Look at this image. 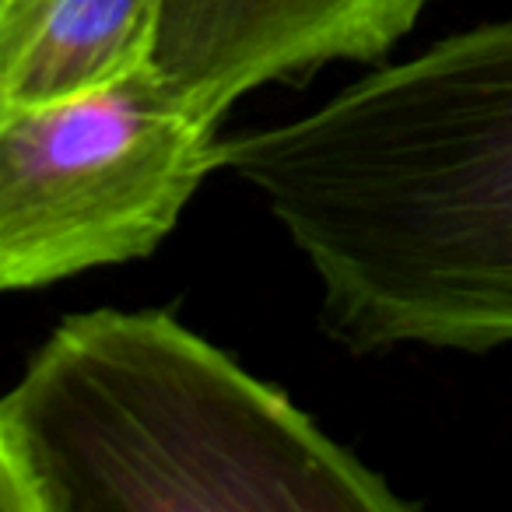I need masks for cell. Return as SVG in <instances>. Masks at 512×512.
Returning <instances> with one entry per match:
<instances>
[{
    "label": "cell",
    "mask_w": 512,
    "mask_h": 512,
    "mask_svg": "<svg viewBox=\"0 0 512 512\" xmlns=\"http://www.w3.org/2000/svg\"><path fill=\"white\" fill-rule=\"evenodd\" d=\"M214 169V123L151 64L95 92L0 106V292L148 256Z\"/></svg>",
    "instance_id": "3957f363"
},
{
    "label": "cell",
    "mask_w": 512,
    "mask_h": 512,
    "mask_svg": "<svg viewBox=\"0 0 512 512\" xmlns=\"http://www.w3.org/2000/svg\"><path fill=\"white\" fill-rule=\"evenodd\" d=\"M306 253L355 348L512 344V18L218 141Z\"/></svg>",
    "instance_id": "6da1fadb"
},
{
    "label": "cell",
    "mask_w": 512,
    "mask_h": 512,
    "mask_svg": "<svg viewBox=\"0 0 512 512\" xmlns=\"http://www.w3.org/2000/svg\"><path fill=\"white\" fill-rule=\"evenodd\" d=\"M162 0H0V106L95 92L151 64Z\"/></svg>",
    "instance_id": "5b68a950"
},
{
    "label": "cell",
    "mask_w": 512,
    "mask_h": 512,
    "mask_svg": "<svg viewBox=\"0 0 512 512\" xmlns=\"http://www.w3.org/2000/svg\"><path fill=\"white\" fill-rule=\"evenodd\" d=\"M428 0H162L151 67L218 123L239 95L330 60H376Z\"/></svg>",
    "instance_id": "277c9868"
},
{
    "label": "cell",
    "mask_w": 512,
    "mask_h": 512,
    "mask_svg": "<svg viewBox=\"0 0 512 512\" xmlns=\"http://www.w3.org/2000/svg\"><path fill=\"white\" fill-rule=\"evenodd\" d=\"M43 512H400L281 390L165 313L71 316L0 397Z\"/></svg>",
    "instance_id": "7a4b0ae2"
}]
</instances>
